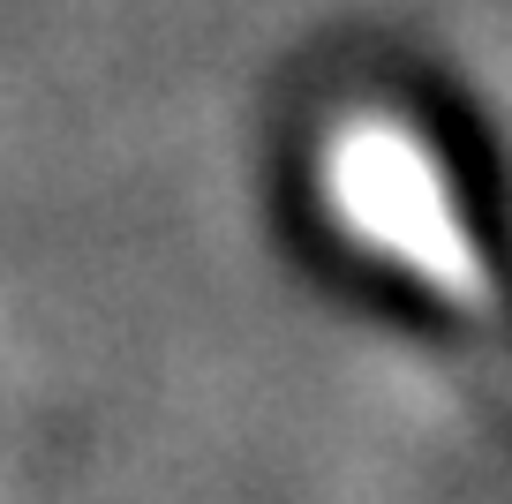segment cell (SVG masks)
Here are the masks:
<instances>
[{
	"label": "cell",
	"instance_id": "obj_1",
	"mask_svg": "<svg viewBox=\"0 0 512 504\" xmlns=\"http://www.w3.org/2000/svg\"><path fill=\"white\" fill-rule=\"evenodd\" d=\"M324 189L339 196L347 226L369 241V249L400 256V264L422 271L437 294L482 309V264H475V249H467V234L452 226L445 196H437L430 158H422L400 128L362 121L347 143H339V158L324 166Z\"/></svg>",
	"mask_w": 512,
	"mask_h": 504
}]
</instances>
